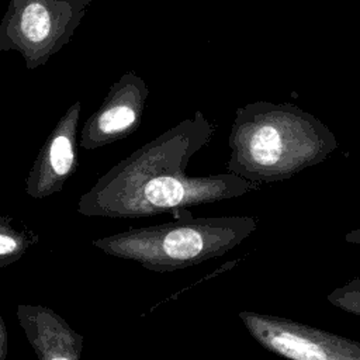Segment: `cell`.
Instances as JSON below:
<instances>
[{"label": "cell", "instance_id": "6da1fadb", "mask_svg": "<svg viewBox=\"0 0 360 360\" xmlns=\"http://www.w3.org/2000/svg\"><path fill=\"white\" fill-rule=\"evenodd\" d=\"M215 132L201 111L180 121L120 162L103 187V211L111 217L138 218L170 212L176 219L190 207L242 197L259 184L233 173L190 176V159Z\"/></svg>", "mask_w": 360, "mask_h": 360}, {"label": "cell", "instance_id": "7a4b0ae2", "mask_svg": "<svg viewBox=\"0 0 360 360\" xmlns=\"http://www.w3.org/2000/svg\"><path fill=\"white\" fill-rule=\"evenodd\" d=\"M228 143V172L257 184L291 179L338 148L333 132L315 115L271 101L239 107Z\"/></svg>", "mask_w": 360, "mask_h": 360}, {"label": "cell", "instance_id": "3957f363", "mask_svg": "<svg viewBox=\"0 0 360 360\" xmlns=\"http://www.w3.org/2000/svg\"><path fill=\"white\" fill-rule=\"evenodd\" d=\"M256 228L253 217L195 218L190 214L173 222L129 229L98 240V246L149 270L170 273L226 255Z\"/></svg>", "mask_w": 360, "mask_h": 360}, {"label": "cell", "instance_id": "277c9868", "mask_svg": "<svg viewBox=\"0 0 360 360\" xmlns=\"http://www.w3.org/2000/svg\"><path fill=\"white\" fill-rule=\"evenodd\" d=\"M93 0H8L0 20V51H15L25 68L45 65L75 35Z\"/></svg>", "mask_w": 360, "mask_h": 360}, {"label": "cell", "instance_id": "5b68a950", "mask_svg": "<svg viewBox=\"0 0 360 360\" xmlns=\"http://www.w3.org/2000/svg\"><path fill=\"white\" fill-rule=\"evenodd\" d=\"M239 319L267 352L288 360H360V342L294 319L243 309Z\"/></svg>", "mask_w": 360, "mask_h": 360}, {"label": "cell", "instance_id": "8992f818", "mask_svg": "<svg viewBox=\"0 0 360 360\" xmlns=\"http://www.w3.org/2000/svg\"><path fill=\"white\" fill-rule=\"evenodd\" d=\"M149 89L134 72L124 73L110 87L98 110L82 129V146L98 148L135 132L141 124Z\"/></svg>", "mask_w": 360, "mask_h": 360}, {"label": "cell", "instance_id": "52a82bcc", "mask_svg": "<svg viewBox=\"0 0 360 360\" xmlns=\"http://www.w3.org/2000/svg\"><path fill=\"white\" fill-rule=\"evenodd\" d=\"M82 103L75 101L58 121L45 142L32 174L46 180H62L76 166V135Z\"/></svg>", "mask_w": 360, "mask_h": 360}, {"label": "cell", "instance_id": "ba28073f", "mask_svg": "<svg viewBox=\"0 0 360 360\" xmlns=\"http://www.w3.org/2000/svg\"><path fill=\"white\" fill-rule=\"evenodd\" d=\"M326 300L336 308L360 316V277L347 281L343 285L332 290Z\"/></svg>", "mask_w": 360, "mask_h": 360}, {"label": "cell", "instance_id": "9c48e42d", "mask_svg": "<svg viewBox=\"0 0 360 360\" xmlns=\"http://www.w3.org/2000/svg\"><path fill=\"white\" fill-rule=\"evenodd\" d=\"M22 245L20 240L8 232L0 231V262L11 260L13 255H20Z\"/></svg>", "mask_w": 360, "mask_h": 360}, {"label": "cell", "instance_id": "30bf717a", "mask_svg": "<svg viewBox=\"0 0 360 360\" xmlns=\"http://www.w3.org/2000/svg\"><path fill=\"white\" fill-rule=\"evenodd\" d=\"M345 240L349 243H354V245H360V228H356L350 232H347L345 235Z\"/></svg>", "mask_w": 360, "mask_h": 360}, {"label": "cell", "instance_id": "8fae6325", "mask_svg": "<svg viewBox=\"0 0 360 360\" xmlns=\"http://www.w3.org/2000/svg\"><path fill=\"white\" fill-rule=\"evenodd\" d=\"M4 354H6V330H4L3 321L0 318V360L4 359Z\"/></svg>", "mask_w": 360, "mask_h": 360}, {"label": "cell", "instance_id": "7c38bea8", "mask_svg": "<svg viewBox=\"0 0 360 360\" xmlns=\"http://www.w3.org/2000/svg\"><path fill=\"white\" fill-rule=\"evenodd\" d=\"M46 360H72V359L65 357V356H52V357H48Z\"/></svg>", "mask_w": 360, "mask_h": 360}]
</instances>
